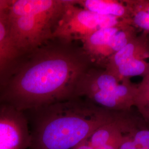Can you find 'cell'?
Instances as JSON below:
<instances>
[{
    "instance_id": "8",
    "label": "cell",
    "mask_w": 149,
    "mask_h": 149,
    "mask_svg": "<svg viewBox=\"0 0 149 149\" xmlns=\"http://www.w3.org/2000/svg\"><path fill=\"white\" fill-rule=\"evenodd\" d=\"M31 140L25 113L0 102V149H28Z\"/></svg>"
},
{
    "instance_id": "5",
    "label": "cell",
    "mask_w": 149,
    "mask_h": 149,
    "mask_svg": "<svg viewBox=\"0 0 149 149\" xmlns=\"http://www.w3.org/2000/svg\"><path fill=\"white\" fill-rule=\"evenodd\" d=\"M123 21H126L98 15L77 6L74 1H66L52 39L68 42L76 40L81 41L94 32L102 28L115 26Z\"/></svg>"
},
{
    "instance_id": "15",
    "label": "cell",
    "mask_w": 149,
    "mask_h": 149,
    "mask_svg": "<svg viewBox=\"0 0 149 149\" xmlns=\"http://www.w3.org/2000/svg\"><path fill=\"white\" fill-rule=\"evenodd\" d=\"M73 149H118L117 147H111L107 148H94L90 145L87 144L84 141H82L80 144H78Z\"/></svg>"
},
{
    "instance_id": "1",
    "label": "cell",
    "mask_w": 149,
    "mask_h": 149,
    "mask_svg": "<svg viewBox=\"0 0 149 149\" xmlns=\"http://www.w3.org/2000/svg\"><path fill=\"white\" fill-rule=\"evenodd\" d=\"M0 102L26 112L75 97L81 77L93 66L82 47L52 39L28 52Z\"/></svg>"
},
{
    "instance_id": "7",
    "label": "cell",
    "mask_w": 149,
    "mask_h": 149,
    "mask_svg": "<svg viewBox=\"0 0 149 149\" xmlns=\"http://www.w3.org/2000/svg\"><path fill=\"white\" fill-rule=\"evenodd\" d=\"M105 69L120 80L149 74V37L141 33L113 55Z\"/></svg>"
},
{
    "instance_id": "2",
    "label": "cell",
    "mask_w": 149,
    "mask_h": 149,
    "mask_svg": "<svg viewBox=\"0 0 149 149\" xmlns=\"http://www.w3.org/2000/svg\"><path fill=\"white\" fill-rule=\"evenodd\" d=\"M25 113L31 140L28 149H73L118 112L76 97Z\"/></svg>"
},
{
    "instance_id": "6",
    "label": "cell",
    "mask_w": 149,
    "mask_h": 149,
    "mask_svg": "<svg viewBox=\"0 0 149 149\" xmlns=\"http://www.w3.org/2000/svg\"><path fill=\"white\" fill-rule=\"evenodd\" d=\"M128 22L101 29L81 40L82 48L93 65L104 69L109 60L138 35Z\"/></svg>"
},
{
    "instance_id": "4",
    "label": "cell",
    "mask_w": 149,
    "mask_h": 149,
    "mask_svg": "<svg viewBox=\"0 0 149 149\" xmlns=\"http://www.w3.org/2000/svg\"><path fill=\"white\" fill-rule=\"evenodd\" d=\"M137 84L120 80L105 69L92 66L81 77L75 91L97 106L111 112H129L134 107Z\"/></svg>"
},
{
    "instance_id": "3",
    "label": "cell",
    "mask_w": 149,
    "mask_h": 149,
    "mask_svg": "<svg viewBox=\"0 0 149 149\" xmlns=\"http://www.w3.org/2000/svg\"><path fill=\"white\" fill-rule=\"evenodd\" d=\"M65 0H12L7 12L11 38L25 53L52 39Z\"/></svg>"
},
{
    "instance_id": "13",
    "label": "cell",
    "mask_w": 149,
    "mask_h": 149,
    "mask_svg": "<svg viewBox=\"0 0 149 149\" xmlns=\"http://www.w3.org/2000/svg\"><path fill=\"white\" fill-rule=\"evenodd\" d=\"M134 107L146 122L149 123V74L137 84Z\"/></svg>"
},
{
    "instance_id": "10",
    "label": "cell",
    "mask_w": 149,
    "mask_h": 149,
    "mask_svg": "<svg viewBox=\"0 0 149 149\" xmlns=\"http://www.w3.org/2000/svg\"><path fill=\"white\" fill-rule=\"evenodd\" d=\"M74 2L98 15L114 17L128 22L129 11L124 0H76Z\"/></svg>"
},
{
    "instance_id": "12",
    "label": "cell",
    "mask_w": 149,
    "mask_h": 149,
    "mask_svg": "<svg viewBox=\"0 0 149 149\" xmlns=\"http://www.w3.org/2000/svg\"><path fill=\"white\" fill-rule=\"evenodd\" d=\"M118 149H149V123L140 117L135 128Z\"/></svg>"
},
{
    "instance_id": "9",
    "label": "cell",
    "mask_w": 149,
    "mask_h": 149,
    "mask_svg": "<svg viewBox=\"0 0 149 149\" xmlns=\"http://www.w3.org/2000/svg\"><path fill=\"white\" fill-rule=\"evenodd\" d=\"M23 53L11 38L7 15L0 18V80L18 62Z\"/></svg>"
},
{
    "instance_id": "14",
    "label": "cell",
    "mask_w": 149,
    "mask_h": 149,
    "mask_svg": "<svg viewBox=\"0 0 149 149\" xmlns=\"http://www.w3.org/2000/svg\"><path fill=\"white\" fill-rule=\"evenodd\" d=\"M12 0H0V18L7 15Z\"/></svg>"
},
{
    "instance_id": "11",
    "label": "cell",
    "mask_w": 149,
    "mask_h": 149,
    "mask_svg": "<svg viewBox=\"0 0 149 149\" xmlns=\"http://www.w3.org/2000/svg\"><path fill=\"white\" fill-rule=\"evenodd\" d=\"M129 11V23L149 37V0H124Z\"/></svg>"
}]
</instances>
